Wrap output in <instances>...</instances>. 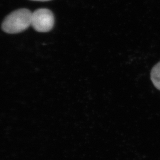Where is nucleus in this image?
<instances>
[{
	"instance_id": "obj_2",
	"label": "nucleus",
	"mask_w": 160,
	"mask_h": 160,
	"mask_svg": "<svg viewBox=\"0 0 160 160\" xmlns=\"http://www.w3.org/2000/svg\"><path fill=\"white\" fill-rule=\"evenodd\" d=\"M54 22V16L48 9L40 8L32 12L31 26L38 32L45 33L51 31Z\"/></svg>"
},
{
	"instance_id": "obj_4",
	"label": "nucleus",
	"mask_w": 160,
	"mask_h": 160,
	"mask_svg": "<svg viewBox=\"0 0 160 160\" xmlns=\"http://www.w3.org/2000/svg\"><path fill=\"white\" fill-rule=\"evenodd\" d=\"M32 1H48L50 0H32Z\"/></svg>"
},
{
	"instance_id": "obj_1",
	"label": "nucleus",
	"mask_w": 160,
	"mask_h": 160,
	"mask_svg": "<svg viewBox=\"0 0 160 160\" xmlns=\"http://www.w3.org/2000/svg\"><path fill=\"white\" fill-rule=\"evenodd\" d=\"M32 15V12L26 8L12 12L4 20L2 29L4 32L10 34L22 32L31 25Z\"/></svg>"
},
{
	"instance_id": "obj_3",
	"label": "nucleus",
	"mask_w": 160,
	"mask_h": 160,
	"mask_svg": "<svg viewBox=\"0 0 160 160\" xmlns=\"http://www.w3.org/2000/svg\"><path fill=\"white\" fill-rule=\"evenodd\" d=\"M151 79L155 87L160 90V62L152 69Z\"/></svg>"
}]
</instances>
